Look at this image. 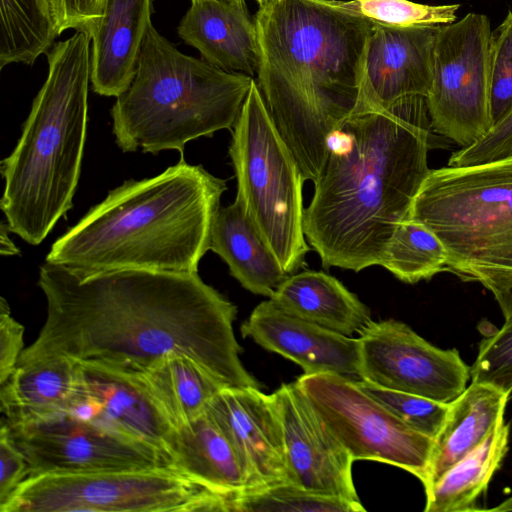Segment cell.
I'll use <instances>...</instances> for the list:
<instances>
[{
  "label": "cell",
  "mask_w": 512,
  "mask_h": 512,
  "mask_svg": "<svg viewBox=\"0 0 512 512\" xmlns=\"http://www.w3.org/2000/svg\"><path fill=\"white\" fill-rule=\"evenodd\" d=\"M217 1H223V2H228V3H239V4L245 3V0H217Z\"/></svg>",
  "instance_id": "41"
},
{
  "label": "cell",
  "mask_w": 512,
  "mask_h": 512,
  "mask_svg": "<svg viewBox=\"0 0 512 512\" xmlns=\"http://www.w3.org/2000/svg\"><path fill=\"white\" fill-rule=\"evenodd\" d=\"M253 78L180 52L149 24L135 76L111 110L123 152L157 154L234 127Z\"/></svg>",
  "instance_id": "6"
},
{
  "label": "cell",
  "mask_w": 512,
  "mask_h": 512,
  "mask_svg": "<svg viewBox=\"0 0 512 512\" xmlns=\"http://www.w3.org/2000/svg\"><path fill=\"white\" fill-rule=\"evenodd\" d=\"M38 286L46 318L18 363L66 356L137 373L178 354L226 387L261 388L239 357L237 307L198 272H82L45 261Z\"/></svg>",
  "instance_id": "1"
},
{
  "label": "cell",
  "mask_w": 512,
  "mask_h": 512,
  "mask_svg": "<svg viewBox=\"0 0 512 512\" xmlns=\"http://www.w3.org/2000/svg\"><path fill=\"white\" fill-rule=\"evenodd\" d=\"M280 418L291 483L313 493L360 502L353 458L296 382L272 393Z\"/></svg>",
  "instance_id": "14"
},
{
  "label": "cell",
  "mask_w": 512,
  "mask_h": 512,
  "mask_svg": "<svg viewBox=\"0 0 512 512\" xmlns=\"http://www.w3.org/2000/svg\"><path fill=\"white\" fill-rule=\"evenodd\" d=\"M492 511H510L512 510V497L505 500L499 506L490 509Z\"/></svg>",
  "instance_id": "40"
},
{
  "label": "cell",
  "mask_w": 512,
  "mask_h": 512,
  "mask_svg": "<svg viewBox=\"0 0 512 512\" xmlns=\"http://www.w3.org/2000/svg\"><path fill=\"white\" fill-rule=\"evenodd\" d=\"M471 152L480 163L512 156V110L471 146Z\"/></svg>",
  "instance_id": "38"
},
{
  "label": "cell",
  "mask_w": 512,
  "mask_h": 512,
  "mask_svg": "<svg viewBox=\"0 0 512 512\" xmlns=\"http://www.w3.org/2000/svg\"><path fill=\"white\" fill-rule=\"evenodd\" d=\"M78 378L79 362L66 356L18 363L0 384L3 420L23 423L65 413Z\"/></svg>",
  "instance_id": "21"
},
{
  "label": "cell",
  "mask_w": 512,
  "mask_h": 512,
  "mask_svg": "<svg viewBox=\"0 0 512 512\" xmlns=\"http://www.w3.org/2000/svg\"><path fill=\"white\" fill-rule=\"evenodd\" d=\"M257 2V84L304 180L315 183L332 133L366 111L363 70L373 22L335 0Z\"/></svg>",
  "instance_id": "3"
},
{
  "label": "cell",
  "mask_w": 512,
  "mask_h": 512,
  "mask_svg": "<svg viewBox=\"0 0 512 512\" xmlns=\"http://www.w3.org/2000/svg\"><path fill=\"white\" fill-rule=\"evenodd\" d=\"M240 330L244 338L298 364L304 374L335 373L360 379L358 337L291 315L271 299L258 304Z\"/></svg>",
  "instance_id": "18"
},
{
  "label": "cell",
  "mask_w": 512,
  "mask_h": 512,
  "mask_svg": "<svg viewBox=\"0 0 512 512\" xmlns=\"http://www.w3.org/2000/svg\"><path fill=\"white\" fill-rule=\"evenodd\" d=\"M59 35L67 29L89 33L102 15L103 0H48Z\"/></svg>",
  "instance_id": "36"
},
{
  "label": "cell",
  "mask_w": 512,
  "mask_h": 512,
  "mask_svg": "<svg viewBox=\"0 0 512 512\" xmlns=\"http://www.w3.org/2000/svg\"><path fill=\"white\" fill-rule=\"evenodd\" d=\"M29 475L25 457L0 428V507Z\"/></svg>",
  "instance_id": "37"
},
{
  "label": "cell",
  "mask_w": 512,
  "mask_h": 512,
  "mask_svg": "<svg viewBox=\"0 0 512 512\" xmlns=\"http://www.w3.org/2000/svg\"><path fill=\"white\" fill-rule=\"evenodd\" d=\"M131 374L175 428L204 413L210 400L226 387L197 362L178 354Z\"/></svg>",
  "instance_id": "26"
},
{
  "label": "cell",
  "mask_w": 512,
  "mask_h": 512,
  "mask_svg": "<svg viewBox=\"0 0 512 512\" xmlns=\"http://www.w3.org/2000/svg\"><path fill=\"white\" fill-rule=\"evenodd\" d=\"M358 335L361 380L446 404L466 389L470 369L458 351L433 346L405 323L371 320Z\"/></svg>",
  "instance_id": "13"
},
{
  "label": "cell",
  "mask_w": 512,
  "mask_h": 512,
  "mask_svg": "<svg viewBox=\"0 0 512 512\" xmlns=\"http://www.w3.org/2000/svg\"><path fill=\"white\" fill-rule=\"evenodd\" d=\"M0 68L31 65L59 36L48 0H0Z\"/></svg>",
  "instance_id": "28"
},
{
  "label": "cell",
  "mask_w": 512,
  "mask_h": 512,
  "mask_svg": "<svg viewBox=\"0 0 512 512\" xmlns=\"http://www.w3.org/2000/svg\"><path fill=\"white\" fill-rule=\"evenodd\" d=\"M8 232H10L6 221L1 222V249L0 252L2 255H16L19 254V249L15 246L13 241L8 236Z\"/></svg>",
  "instance_id": "39"
},
{
  "label": "cell",
  "mask_w": 512,
  "mask_h": 512,
  "mask_svg": "<svg viewBox=\"0 0 512 512\" xmlns=\"http://www.w3.org/2000/svg\"><path fill=\"white\" fill-rule=\"evenodd\" d=\"M65 413L171 456L175 427L131 373L79 362L77 387Z\"/></svg>",
  "instance_id": "15"
},
{
  "label": "cell",
  "mask_w": 512,
  "mask_h": 512,
  "mask_svg": "<svg viewBox=\"0 0 512 512\" xmlns=\"http://www.w3.org/2000/svg\"><path fill=\"white\" fill-rule=\"evenodd\" d=\"M1 429L25 457L30 475L173 467L166 452L66 413L23 423L2 419Z\"/></svg>",
  "instance_id": "12"
},
{
  "label": "cell",
  "mask_w": 512,
  "mask_h": 512,
  "mask_svg": "<svg viewBox=\"0 0 512 512\" xmlns=\"http://www.w3.org/2000/svg\"><path fill=\"white\" fill-rule=\"evenodd\" d=\"M361 502L313 493L285 483L236 494L233 512H364Z\"/></svg>",
  "instance_id": "30"
},
{
  "label": "cell",
  "mask_w": 512,
  "mask_h": 512,
  "mask_svg": "<svg viewBox=\"0 0 512 512\" xmlns=\"http://www.w3.org/2000/svg\"><path fill=\"white\" fill-rule=\"evenodd\" d=\"M233 497L174 467L38 474L28 476L0 512H232Z\"/></svg>",
  "instance_id": "9"
},
{
  "label": "cell",
  "mask_w": 512,
  "mask_h": 512,
  "mask_svg": "<svg viewBox=\"0 0 512 512\" xmlns=\"http://www.w3.org/2000/svg\"><path fill=\"white\" fill-rule=\"evenodd\" d=\"M509 425L501 418L484 441L425 488V512L475 511L476 499L507 452Z\"/></svg>",
  "instance_id": "27"
},
{
  "label": "cell",
  "mask_w": 512,
  "mask_h": 512,
  "mask_svg": "<svg viewBox=\"0 0 512 512\" xmlns=\"http://www.w3.org/2000/svg\"><path fill=\"white\" fill-rule=\"evenodd\" d=\"M226 189L181 155L157 176L110 190L53 243L46 262L82 272H198Z\"/></svg>",
  "instance_id": "4"
},
{
  "label": "cell",
  "mask_w": 512,
  "mask_h": 512,
  "mask_svg": "<svg viewBox=\"0 0 512 512\" xmlns=\"http://www.w3.org/2000/svg\"><path fill=\"white\" fill-rule=\"evenodd\" d=\"M409 218L441 241L447 271L480 282L495 298L512 289V156L430 169Z\"/></svg>",
  "instance_id": "7"
},
{
  "label": "cell",
  "mask_w": 512,
  "mask_h": 512,
  "mask_svg": "<svg viewBox=\"0 0 512 512\" xmlns=\"http://www.w3.org/2000/svg\"><path fill=\"white\" fill-rule=\"evenodd\" d=\"M177 31L210 65L250 76L257 73V30L245 3L192 0Z\"/></svg>",
  "instance_id": "20"
},
{
  "label": "cell",
  "mask_w": 512,
  "mask_h": 512,
  "mask_svg": "<svg viewBox=\"0 0 512 512\" xmlns=\"http://www.w3.org/2000/svg\"><path fill=\"white\" fill-rule=\"evenodd\" d=\"M285 312L347 336L369 321V308L338 279L322 271L289 275L269 298Z\"/></svg>",
  "instance_id": "23"
},
{
  "label": "cell",
  "mask_w": 512,
  "mask_h": 512,
  "mask_svg": "<svg viewBox=\"0 0 512 512\" xmlns=\"http://www.w3.org/2000/svg\"><path fill=\"white\" fill-rule=\"evenodd\" d=\"M505 322L485 337L470 369L472 382L491 385L510 395L512 392V289L495 298Z\"/></svg>",
  "instance_id": "32"
},
{
  "label": "cell",
  "mask_w": 512,
  "mask_h": 512,
  "mask_svg": "<svg viewBox=\"0 0 512 512\" xmlns=\"http://www.w3.org/2000/svg\"><path fill=\"white\" fill-rule=\"evenodd\" d=\"M506 393L482 383L472 382L449 403L445 423L434 439L424 488L481 444L504 417Z\"/></svg>",
  "instance_id": "22"
},
{
  "label": "cell",
  "mask_w": 512,
  "mask_h": 512,
  "mask_svg": "<svg viewBox=\"0 0 512 512\" xmlns=\"http://www.w3.org/2000/svg\"><path fill=\"white\" fill-rule=\"evenodd\" d=\"M210 250L227 264L231 276L242 287L256 295L270 298L289 276L236 200L219 208Z\"/></svg>",
  "instance_id": "24"
},
{
  "label": "cell",
  "mask_w": 512,
  "mask_h": 512,
  "mask_svg": "<svg viewBox=\"0 0 512 512\" xmlns=\"http://www.w3.org/2000/svg\"><path fill=\"white\" fill-rule=\"evenodd\" d=\"M425 97L357 113L335 130L304 211V233L325 268L378 265L430 169L432 132Z\"/></svg>",
  "instance_id": "2"
},
{
  "label": "cell",
  "mask_w": 512,
  "mask_h": 512,
  "mask_svg": "<svg viewBox=\"0 0 512 512\" xmlns=\"http://www.w3.org/2000/svg\"><path fill=\"white\" fill-rule=\"evenodd\" d=\"M372 22L397 27H439L457 20L459 4L427 5L409 0H335Z\"/></svg>",
  "instance_id": "31"
},
{
  "label": "cell",
  "mask_w": 512,
  "mask_h": 512,
  "mask_svg": "<svg viewBox=\"0 0 512 512\" xmlns=\"http://www.w3.org/2000/svg\"><path fill=\"white\" fill-rule=\"evenodd\" d=\"M173 467L221 492L248 489V478L233 445L205 410L175 428L170 447Z\"/></svg>",
  "instance_id": "25"
},
{
  "label": "cell",
  "mask_w": 512,
  "mask_h": 512,
  "mask_svg": "<svg viewBox=\"0 0 512 512\" xmlns=\"http://www.w3.org/2000/svg\"><path fill=\"white\" fill-rule=\"evenodd\" d=\"M358 386L413 430L435 439L441 431L449 404L356 380Z\"/></svg>",
  "instance_id": "33"
},
{
  "label": "cell",
  "mask_w": 512,
  "mask_h": 512,
  "mask_svg": "<svg viewBox=\"0 0 512 512\" xmlns=\"http://www.w3.org/2000/svg\"><path fill=\"white\" fill-rule=\"evenodd\" d=\"M512 110V11L496 29L492 44L490 113L493 125Z\"/></svg>",
  "instance_id": "34"
},
{
  "label": "cell",
  "mask_w": 512,
  "mask_h": 512,
  "mask_svg": "<svg viewBox=\"0 0 512 512\" xmlns=\"http://www.w3.org/2000/svg\"><path fill=\"white\" fill-rule=\"evenodd\" d=\"M295 382L353 460L379 461L425 480L434 439L407 426L356 379L320 373Z\"/></svg>",
  "instance_id": "11"
},
{
  "label": "cell",
  "mask_w": 512,
  "mask_h": 512,
  "mask_svg": "<svg viewBox=\"0 0 512 512\" xmlns=\"http://www.w3.org/2000/svg\"><path fill=\"white\" fill-rule=\"evenodd\" d=\"M439 27H397L373 22L363 70L366 111L387 108L405 97L427 96Z\"/></svg>",
  "instance_id": "17"
},
{
  "label": "cell",
  "mask_w": 512,
  "mask_h": 512,
  "mask_svg": "<svg viewBox=\"0 0 512 512\" xmlns=\"http://www.w3.org/2000/svg\"><path fill=\"white\" fill-rule=\"evenodd\" d=\"M91 38L76 31L47 53L48 75L12 153L0 207L10 232L39 245L73 206L88 123Z\"/></svg>",
  "instance_id": "5"
},
{
  "label": "cell",
  "mask_w": 512,
  "mask_h": 512,
  "mask_svg": "<svg viewBox=\"0 0 512 512\" xmlns=\"http://www.w3.org/2000/svg\"><path fill=\"white\" fill-rule=\"evenodd\" d=\"M152 0H103L89 31L94 92L117 97L131 84L151 23Z\"/></svg>",
  "instance_id": "19"
},
{
  "label": "cell",
  "mask_w": 512,
  "mask_h": 512,
  "mask_svg": "<svg viewBox=\"0 0 512 512\" xmlns=\"http://www.w3.org/2000/svg\"><path fill=\"white\" fill-rule=\"evenodd\" d=\"M231 131L235 200L284 271L294 274L310 250L304 233L305 180L254 79Z\"/></svg>",
  "instance_id": "8"
},
{
  "label": "cell",
  "mask_w": 512,
  "mask_h": 512,
  "mask_svg": "<svg viewBox=\"0 0 512 512\" xmlns=\"http://www.w3.org/2000/svg\"><path fill=\"white\" fill-rule=\"evenodd\" d=\"M24 326L17 322L10 313L5 300L0 301V384L16 368L24 348Z\"/></svg>",
  "instance_id": "35"
},
{
  "label": "cell",
  "mask_w": 512,
  "mask_h": 512,
  "mask_svg": "<svg viewBox=\"0 0 512 512\" xmlns=\"http://www.w3.org/2000/svg\"><path fill=\"white\" fill-rule=\"evenodd\" d=\"M488 17L470 12L438 28L426 99L432 130L467 147L493 126L492 44Z\"/></svg>",
  "instance_id": "10"
},
{
  "label": "cell",
  "mask_w": 512,
  "mask_h": 512,
  "mask_svg": "<svg viewBox=\"0 0 512 512\" xmlns=\"http://www.w3.org/2000/svg\"><path fill=\"white\" fill-rule=\"evenodd\" d=\"M448 254L438 237L425 225L407 218L400 222L379 260L402 282L414 284L447 271Z\"/></svg>",
  "instance_id": "29"
},
{
  "label": "cell",
  "mask_w": 512,
  "mask_h": 512,
  "mask_svg": "<svg viewBox=\"0 0 512 512\" xmlns=\"http://www.w3.org/2000/svg\"><path fill=\"white\" fill-rule=\"evenodd\" d=\"M206 411L236 450L248 478L247 490L291 483L272 394L256 387H224Z\"/></svg>",
  "instance_id": "16"
}]
</instances>
